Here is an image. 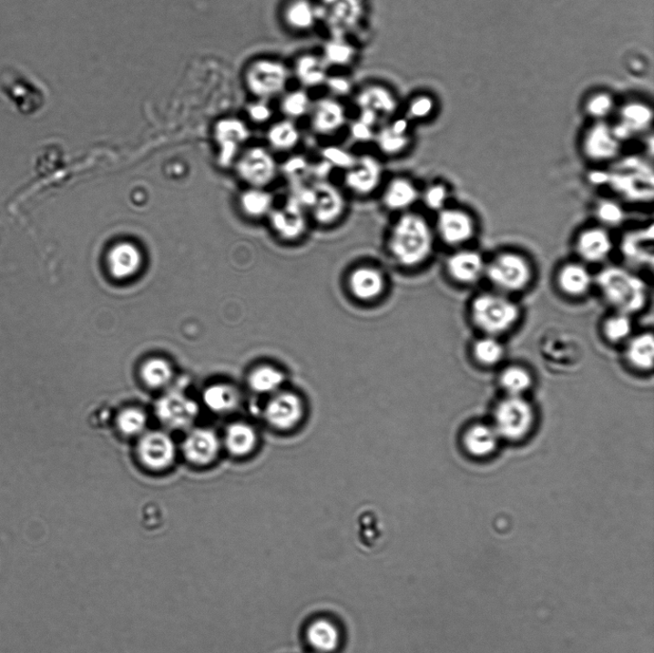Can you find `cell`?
<instances>
[{
	"label": "cell",
	"instance_id": "1",
	"mask_svg": "<svg viewBox=\"0 0 654 653\" xmlns=\"http://www.w3.org/2000/svg\"><path fill=\"white\" fill-rule=\"evenodd\" d=\"M610 311L633 317L644 312L652 301L646 275L618 263H608L595 270V291Z\"/></svg>",
	"mask_w": 654,
	"mask_h": 653
},
{
	"label": "cell",
	"instance_id": "2",
	"mask_svg": "<svg viewBox=\"0 0 654 653\" xmlns=\"http://www.w3.org/2000/svg\"><path fill=\"white\" fill-rule=\"evenodd\" d=\"M537 280L536 260L525 250L502 247L487 255L484 283L490 289L520 300L534 290Z\"/></svg>",
	"mask_w": 654,
	"mask_h": 653
},
{
	"label": "cell",
	"instance_id": "3",
	"mask_svg": "<svg viewBox=\"0 0 654 653\" xmlns=\"http://www.w3.org/2000/svg\"><path fill=\"white\" fill-rule=\"evenodd\" d=\"M434 226L423 215L404 212L392 226L387 250L394 262L405 269L423 266L434 253Z\"/></svg>",
	"mask_w": 654,
	"mask_h": 653
},
{
	"label": "cell",
	"instance_id": "4",
	"mask_svg": "<svg viewBox=\"0 0 654 653\" xmlns=\"http://www.w3.org/2000/svg\"><path fill=\"white\" fill-rule=\"evenodd\" d=\"M466 314L482 335L500 339L520 324L525 309L518 298L487 288L472 294Z\"/></svg>",
	"mask_w": 654,
	"mask_h": 653
},
{
	"label": "cell",
	"instance_id": "5",
	"mask_svg": "<svg viewBox=\"0 0 654 653\" xmlns=\"http://www.w3.org/2000/svg\"><path fill=\"white\" fill-rule=\"evenodd\" d=\"M434 229L436 239L453 250L475 246L481 223L471 208L451 203L436 214Z\"/></svg>",
	"mask_w": 654,
	"mask_h": 653
},
{
	"label": "cell",
	"instance_id": "6",
	"mask_svg": "<svg viewBox=\"0 0 654 653\" xmlns=\"http://www.w3.org/2000/svg\"><path fill=\"white\" fill-rule=\"evenodd\" d=\"M571 250L572 257L592 269H599L611 262L618 251V240L611 230L592 220L574 232Z\"/></svg>",
	"mask_w": 654,
	"mask_h": 653
},
{
	"label": "cell",
	"instance_id": "7",
	"mask_svg": "<svg viewBox=\"0 0 654 653\" xmlns=\"http://www.w3.org/2000/svg\"><path fill=\"white\" fill-rule=\"evenodd\" d=\"M551 285L560 300L580 303L595 291V270L574 257L560 260L553 270Z\"/></svg>",
	"mask_w": 654,
	"mask_h": 653
},
{
	"label": "cell",
	"instance_id": "8",
	"mask_svg": "<svg viewBox=\"0 0 654 653\" xmlns=\"http://www.w3.org/2000/svg\"><path fill=\"white\" fill-rule=\"evenodd\" d=\"M536 420L535 408L529 401L507 396L496 406L492 424L501 440L519 442L531 434Z\"/></svg>",
	"mask_w": 654,
	"mask_h": 653
},
{
	"label": "cell",
	"instance_id": "9",
	"mask_svg": "<svg viewBox=\"0 0 654 653\" xmlns=\"http://www.w3.org/2000/svg\"><path fill=\"white\" fill-rule=\"evenodd\" d=\"M267 399L263 417L272 431L292 434L306 421L307 403L299 392L285 387Z\"/></svg>",
	"mask_w": 654,
	"mask_h": 653
},
{
	"label": "cell",
	"instance_id": "10",
	"mask_svg": "<svg viewBox=\"0 0 654 653\" xmlns=\"http://www.w3.org/2000/svg\"><path fill=\"white\" fill-rule=\"evenodd\" d=\"M320 24L330 36H347L357 31L365 22V0H317Z\"/></svg>",
	"mask_w": 654,
	"mask_h": 653
},
{
	"label": "cell",
	"instance_id": "11",
	"mask_svg": "<svg viewBox=\"0 0 654 653\" xmlns=\"http://www.w3.org/2000/svg\"><path fill=\"white\" fill-rule=\"evenodd\" d=\"M487 254L475 246L453 250L444 260L445 277L460 289H475L485 280Z\"/></svg>",
	"mask_w": 654,
	"mask_h": 653
},
{
	"label": "cell",
	"instance_id": "12",
	"mask_svg": "<svg viewBox=\"0 0 654 653\" xmlns=\"http://www.w3.org/2000/svg\"><path fill=\"white\" fill-rule=\"evenodd\" d=\"M291 77L290 67L281 60L264 58L255 61L247 73V83L261 100L281 97Z\"/></svg>",
	"mask_w": 654,
	"mask_h": 653
},
{
	"label": "cell",
	"instance_id": "13",
	"mask_svg": "<svg viewBox=\"0 0 654 653\" xmlns=\"http://www.w3.org/2000/svg\"><path fill=\"white\" fill-rule=\"evenodd\" d=\"M580 152L584 161L591 167H610L621 158L622 141L616 137L613 128L596 125L585 134Z\"/></svg>",
	"mask_w": 654,
	"mask_h": 653
},
{
	"label": "cell",
	"instance_id": "14",
	"mask_svg": "<svg viewBox=\"0 0 654 653\" xmlns=\"http://www.w3.org/2000/svg\"><path fill=\"white\" fill-rule=\"evenodd\" d=\"M622 256L621 264L645 274L653 268V226L639 227L625 232L618 240V251Z\"/></svg>",
	"mask_w": 654,
	"mask_h": 653
},
{
	"label": "cell",
	"instance_id": "15",
	"mask_svg": "<svg viewBox=\"0 0 654 653\" xmlns=\"http://www.w3.org/2000/svg\"><path fill=\"white\" fill-rule=\"evenodd\" d=\"M238 171L242 179L254 189H263L277 177L278 164L267 148H250L239 161Z\"/></svg>",
	"mask_w": 654,
	"mask_h": 653
},
{
	"label": "cell",
	"instance_id": "16",
	"mask_svg": "<svg viewBox=\"0 0 654 653\" xmlns=\"http://www.w3.org/2000/svg\"><path fill=\"white\" fill-rule=\"evenodd\" d=\"M312 216L322 226L332 225L345 212L346 199L338 188L327 181L316 182L312 188Z\"/></svg>",
	"mask_w": 654,
	"mask_h": 653
},
{
	"label": "cell",
	"instance_id": "17",
	"mask_svg": "<svg viewBox=\"0 0 654 653\" xmlns=\"http://www.w3.org/2000/svg\"><path fill=\"white\" fill-rule=\"evenodd\" d=\"M309 117L313 132L324 137L338 134L348 123L345 105L332 97L313 101Z\"/></svg>",
	"mask_w": 654,
	"mask_h": 653
},
{
	"label": "cell",
	"instance_id": "18",
	"mask_svg": "<svg viewBox=\"0 0 654 653\" xmlns=\"http://www.w3.org/2000/svg\"><path fill=\"white\" fill-rule=\"evenodd\" d=\"M383 179V167L379 159L370 155L357 157L356 163L346 171V188L358 196L375 192Z\"/></svg>",
	"mask_w": 654,
	"mask_h": 653
},
{
	"label": "cell",
	"instance_id": "19",
	"mask_svg": "<svg viewBox=\"0 0 654 653\" xmlns=\"http://www.w3.org/2000/svg\"><path fill=\"white\" fill-rule=\"evenodd\" d=\"M156 412L166 425L182 428L191 424L199 413L198 404L181 392L172 391L157 403Z\"/></svg>",
	"mask_w": 654,
	"mask_h": 653
},
{
	"label": "cell",
	"instance_id": "20",
	"mask_svg": "<svg viewBox=\"0 0 654 653\" xmlns=\"http://www.w3.org/2000/svg\"><path fill=\"white\" fill-rule=\"evenodd\" d=\"M386 277L378 268L361 266L348 275L347 287L351 295L362 302L375 301L386 290Z\"/></svg>",
	"mask_w": 654,
	"mask_h": 653
},
{
	"label": "cell",
	"instance_id": "21",
	"mask_svg": "<svg viewBox=\"0 0 654 653\" xmlns=\"http://www.w3.org/2000/svg\"><path fill=\"white\" fill-rule=\"evenodd\" d=\"M138 454L148 468L164 470L173 463L176 447L171 437L160 432H154L140 440Z\"/></svg>",
	"mask_w": 654,
	"mask_h": 653
},
{
	"label": "cell",
	"instance_id": "22",
	"mask_svg": "<svg viewBox=\"0 0 654 653\" xmlns=\"http://www.w3.org/2000/svg\"><path fill=\"white\" fill-rule=\"evenodd\" d=\"M353 102L359 109H371L381 118L393 117L400 107L395 93L382 84H369L354 92Z\"/></svg>",
	"mask_w": 654,
	"mask_h": 653
},
{
	"label": "cell",
	"instance_id": "23",
	"mask_svg": "<svg viewBox=\"0 0 654 653\" xmlns=\"http://www.w3.org/2000/svg\"><path fill=\"white\" fill-rule=\"evenodd\" d=\"M301 204L296 199L290 201L281 209L270 213L271 226L282 239L292 240L301 238L307 230V219Z\"/></svg>",
	"mask_w": 654,
	"mask_h": 653
},
{
	"label": "cell",
	"instance_id": "24",
	"mask_svg": "<svg viewBox=\"0 0 654 653\" xmlns=\"http://www.w3.org/2000/svg\"><path fill=\"white\" fill-rule=\"evenodd\" d=\"M463 445L466 453L475 458L493 455L501 441L493 424L475 423L465 429Z\"/></svg>",
	"mask_w": 654,
	"mask_h": 653
},
{
	"label": "cell",
	"instance_id": "25",
	"mask_svg": "<svg viewBox=\"0 0 654 653\" xmlns=\"http://www.w3.org/2000/svg\"><path fill=\"white\" fill-rule=\"evenodd\" d=\"M183 453L187 459L196 464H208L217 456L220 442L217 435L207 428H198L186 437Z\"/></svg>",
	"mask_w": 654,
	"mask_h": 653
},
{
	"label": "cell",
	"instance_id": "26",
	"mask_svg": "<svg viewBox=\"0 0 654 653\" xmlns=\"http://www.w3.org/2000/svg\"><path fill=\"white\" fill-rule=\"evenodd\" d=\"M291 71L301 87L307 90L324 87L330 73L322 55L313 53L299 56Z\"/></svg>",
	"mask_w": 654,
	"mask_h": 653
},
{
	"label": "cell",
	"instance_id": "27",
	"mask_svg": "<svg viewBox=\"0 0 654 653\" xmlns=\"http://www.w3.org/2000/svg\"><path fill=\"white\" fill-rule=\"evenodd\" d=\"M282 18L287 28L297 33H308L320 25L319 10L313 0H288Z\"/></svg>",
	"mask_w": 654,
	"mask_h": 653
},
{
	"label": "cell",
	"instance_id": "28",
	"mask_svg": "<svg viewBox=\"0 0 654 653\" xmlns=\"http://www.w3.org/2000/svg\"><path fill=\"white\" fill-rule=\"evenodd\" d=\"M421 193L416 184L405 177H396L389 180L383 193V203L386 209L395 212H406L420 199Z\"/></svg>",
	"mask_w": 654,
	"mask_h": 653
},
{
	"label": "cell",
	"instance_id": "29",
	"mask_svg": "<svg viewBox=\"0 0 654 653\" xmlns=\"http://www.w3.org/2000/svg\"><path fill=\"white\" fill-rule=\"evenodd\" d=\"M249 385L254 393L267 398L287 387L286 372L278 365L264 363L254 368L249 376Z\"/></svg>",
	"mask_w": 654,
	"mask_h": 653
},
{
	"label": "cell",
	"instance_id": "30",
	"mask_svg": "<svg viewBox=\"0 0 654 653\" xmlns=\"http://www.w3.org/2000/svg\"><path fill=\"white\" fill-rule=\"evenodd\" d=\"M141 254L137 247L123 242L110 250L108 267L112 275L118 279L133 276L141 265Z\"/></svg>",
	"mask_w": 654,
	"mask_h": 653
},
{
	"label": "cell",
	"instance_id": "31",
	"mask_svg": "<svg viewBox=\"0 0 654 653\" xmlns=\"http://www.w3.org/2000/svg\"><path fill=\"white\" fill-rule=\"evenodd\" d=\"M322 57L329 67L346 68L358 57V48L347 36H330L323 46Z\"/></svg>",
	"mask_w": 654,
	"mask_h": 653
},
{
	"label": "cell",
	"instance_id": "32",
	"mask_svg": "<svg viewBox=\"0 0 654 653\" xmlns=\"http://www.w3.org/2000/svg\"><path fill=\"white\" fill-rule=\"evenodd\" d=\"M654 340L651 332L633 334L626 342V358L630 365L639 371L653 367Z\"/></svg>",
	"mask_w": 654,
	"mask_h": 653
},
{
	"label": "cell",
	"instance_id": "33",
	"mask_svg": "<svg viewBox=\"0 0 654 653\" xmlns=\"http://www.w3.org/2000/svg\"><path fill=\"white\" fill-rule=\"evenodd\" d=\"M259 442L256 429L245 422L231 424L226 434V444L230 454L247 456L252 454Z\"/></svg>",
	"mask_w": 654,
	"mask_h": 653
},
{
	"label": "cell",
	"instance_id": "34",
	"mask_svg": "<svg viewBox=\"0 0 654 653\" xmlns=\"http://www.w3.org/2000/svg\"><path fill=\"white\" fill-rule=\"evenodd\" d=\"M634 317L616 311H610L601 322L603 337L612 344L626 343L633 335Z\"/></svg>",
	"mask_w": 654,
	"mask_h": 653
},
{
	"label": "cell",
	"instance_id": "35",
	"mask_svg": "<svg viewBox=\"0 0 654 653\" xmlns=\"http://www.w3.org/2000/svg\"><path fill=\"white\" fill-rule=\"evenodd\" d=\"M267 138L274 150L290 152L301 143V132L294 121L285 118L270 127Z\"/></svg>",
	"mask_w": 654,
	"mask_h": 653
},
{
	"label": "cell",
	"instance_id": "36",
	"mask_svg": "<svg viewBox=\"0 0 654 653\" xmlns=\"http://www.w3.org/2000/svg\"><path fill=\"white\" fill-rule=\"evenodd\" d=\"M310 645L317 651L329 653L340 645V631L335 625L324 619L310 625L307 633Z\"/></svg>",
	"mask_w": 654,
	"mask_h": 653
},
{
	"label": "cell",
	"instance_id": "37",
	"mask_svg": "<svg viewBox=\"0 0 654 653\" xmlns=\"http://www.w3.org/2000/svg\"><path fill=\"white\" fill-rule=\"evenodd\" d=\"M313 101L305 88L286 91L280 97L279 108L286 119L296 121L310 116Z\"/></svg>",
	"mask_w": 654,
	"mask_h": 653
},
{
	"label": "cell",
	"instance_id": "38",
	"mask_svg": "<svg viewBox=\"0 0 654 653\" xmlns=\"http://www.w3.org/2000/svg\"><path fill=\"white\" fill-rule=\"evenodd\" d=\"M500 384L508 396L525 397L533 386V376L526 368L513 365L503 370Z\"/></svg>",
	"mask_w": 654,
	"mask_h": 653
},
{
	"label": "cell",
	"instance_id": "39",
	"mask_svg": "<svg viewBox=\"0 0 654 653\" xmlns=\"http://www.w3.org/2000/svg\"><path fill=\"white\" fill-rule=\"evenodd\" d=\"M594 221L611 230L619 228L626 220V210L616 199H598L593 207Z\"/></svg>",
	"mask_w": 654,
	"mask_h": 653
},
{
	"label": "cell",
	"instance_id": "40",
	"mask_svg": "<svg viewBox=\"0 0 654 653\" xmlns=\"http://www.w3.org/2000/svg\"><path fill=\"white\" fill-rule=\"evenodd\" d=\"M238 392L231 386L217 384L209 387L203 394V401L215 413H228L239 403Z\"/></svg>",
	"mask_w": 654,
	"mask_h": 653
},
{
	"label": "cell",
	"instance_id": "41",
	"mask_svg": "<svg viewBox=\"0 0 654 653\" xmlns=\"http://www.w3.org/2000/svg\"><path fill=\"white\" fill-rule=\"evenodd\" d=\"M473 352L475 361L485 367L496 366L501 362L506 356V348L500 339L482 335L473 345Z\"/></svg>",
	"mask_w": 654,
	"mask_h": 653
},
{
	"label": "cell",
	"instance_id": "42",
	"mask_svg": "<svg viewBox=\"0 0 654 653\" xmlns=\"http://www.w3.org/2000/svg\"><path fill=\"white\" fill-rule=\"evenodd\" d=\"M248 137L249 132L244 125L237 122L224 125L219 135L223 148L220 158L223 165L230 163L236 155L238 145L245 141Z\"/></svg>",
	"mask_w": 654,
	"mask_h": 653
},
{
	"label": "cell",
	"instance_id": "43",
	"mask_svg": "<svg viewBox=\"0 0 654 653\" xmlns=\"http://www.w3.org/2000/svg\"><path fill=\"white\" fill-rule=\"evenodd\" d=\"M380 151L387 156H397L406 150L411 142V134H403L388 124L379 129L375 139Z\"/></svg>",
	"mask_w": 654,
	"mask_h": 653
},
{
	"label": "cell",
	"instance_id": "44",
	"mask_svg": "<svg viewBox=\"0 0 654 653\" xmlns=\"http://www.w3.org/2000/svg\"><path fill=\"white\" fill-rule=\"evenodd\" d=\"M273 201L272 195L263 189L249 190L240 199L242 209L255 218L270 215L273 209Z\"/></svg>",
	"mask_w": 654,
	"mask_h": 653
},
{
	"label": "cell",
	"instance_id": "45",
	"mask_svg": "<svg viewBox=\"0 0 654 653\" xmlns=\"http://www.w3.org/2000/svg\"><path fill=\"white\" fill-rule=\"evenodd\" d=\"M141 376L147 385L158 388L170 382L173 371L171 365L166 361L153 359L143 365Z\"/></svg>",
	"mask_w": 654,
	"mask_h": 653
},
{
	"label": "cell",
	"instance_id": "46",
	"mask_svg": "<svg viewBox=\"0 0 654 653\" xmlns=\"http://www.w3.org/2000/svg\"><path fill=\"white\" fill-rule=\"evenodd\" d=\"M424 207L434 213H438L451 204L452 192L450 186L442 181H436L426 186L422 194Z\"/></svg>",
	"mask_w": 654,
	"mask_h": 653
},
{
	"label": "cell",
	"instance_id": "47",
	"mask_svg": "<svg viewBox=\"0 0 654 653\" xmlns=\"http://www.w3.org/2000/svg\"><path fill=\"white\" fill-rule=\"evenodd\" d=\"M406 117L411 122L424 121L431 117L435 110V102L432 97L418 95L411 98L406 107Z\"/></svg>",
	"mask_w": 654,
	"mask_h": 653
},
{
	"label": "cell",
	"instance_id": "48",
	"mask_svg": "<svg viewBox=\"0 0 654 653\" xmlns=\"http://www.w3.org/2000/svg\"><path fill=\"white\" fill-rule=\"evenodd\" d=\"M120 431L126 435L141 434L147 424V417L138 408H128L122 412L118 420Z\"/></svg>",
	"mask_w": 654,
	"mask_h": 653
},
{
	"label": "cell",
	"instance_id": "49",
	"mask_svg": "<svg viewBox=\"0 0 654 653\" xmlns=\"http://www.w3.org/2000/svg\"><path fill=\"white\" fill-rule=\"evenodd\" d=\"M322 155L325 162L345 171L349 170L357 160V157L338 146L325 147Z\"/></svg>",
	"mask_w": 654,
	"mask_h": 653
},
{
	"label": "cell",
	"instance_id": "50",
	"mask_svg": "<svg viewBox=\"0 0 654 653\" xmlns=\"http://www.w3.org/2000/svg\"><path fill=\"white\" fill-rule=\"evenodd\" d=\"M324 87L330 91L332 97L340 100L354 93L353 82L345 74L329 73Z\"/></svg>",
	"mask_w": 654,
	"mask_h": 653
},
{
	"label": "cell",
	"instance_id": "51",
	"mask_svg": "<svg viewBox=\"0 0 654 653\" xmlns=\"http://www.w3.org/2000/svg\"><path fill=\"white\" fill-rule=\"evenodd\" d=\"M349 132L353 140L358 142H370L375 139V128L362 122L358 118L349 125Z\"/></svg>",
	"mask_w": 654,
	"mask_h": 653
},
{
	"label": "cell",
	"instance_id": "52",
	"mask_svg": "<svg viewBox=\"0 0 654 653\" xmlns=\"http://www.w3.org/2000/svg\"><path fill=\"white\" fill-rule=\"evenodd\" d=\"M273 115V108L267 100L260 99L259 102L254 103L250 107V116L251 119L259 124H264L271 121Z\"/></svg>",
	"mask_w": 654,
	"mask_h": 653
},
{
	"label": "cell",
	"instance_id": "53",
	"mask_svg": "<svg viewBox=\"0 0 654 653\" xmlns=\"http://www.w3.org/2000/svg\"><path fill=\"white\" fill-rule=\"evenodd\" d=\"M611 100L606 96L595 97L589 104V113L597 117L608 115L611 109Z\"/></svg>",
	"mask_w": 654,
	"mask_h": 653
},
{
	"label": "cell",
	"instance_id": "54",
	"mask_svg": "<svg viewBox=\"0 0 654 653\" xmlns=\"http://www.w3.org/2000/svg\"><path fill=\"white\" fill-rule=\"evenodd\" d=\"M307 162L303 158H292L285 165V170L291 175H296L299 172H302L306 169Z\"/></svg>",
	"mask_w": 654,
	"mask_h": 653
}]
</instances>
